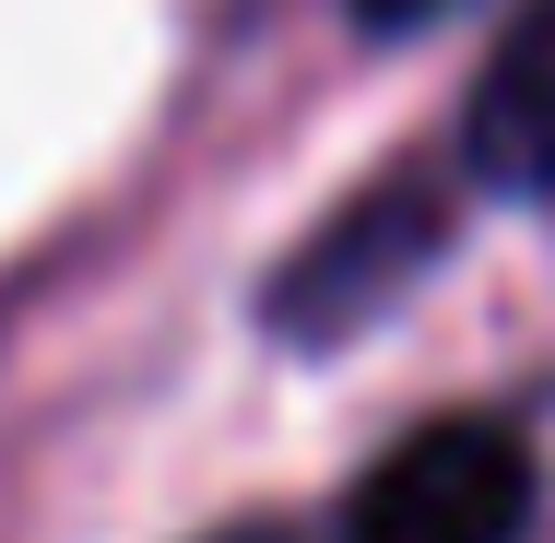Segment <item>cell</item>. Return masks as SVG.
<instances>
[{
    "label": "cell",
    "mask_w": 555,
    "mask_h": 543,
    "mask_svg": "<svg viewBox=\"0 0 555 543\" xmlns=\"http://www.w3.org/2000/svg\"><path fill=\"white\" fill-rule=\"evenodd\" d=\"M224 543H296V532H224Z\"/></svg>",
    "instance_id": "5"
},
{
    "label": "cell",
    "mask_w": 555,
    "mask_h": 543,
    "mask_svg": "<svg viewBox=\"0 0 555 543\" xmlns=\"http://www.w3.org/2000/svg\"><path fill=\"white\" fill-rule=\"evenodd\" d=\"M461 154L485 190L508 202H555V0H520L473 107H461Z\"/></svg>",
    "instance_id": "3"
},
{
    "label": "cell",
    "mask_w": 555,
    "mask_h": 543,
    "mask_svg": "<svg viewBox=\"0 0 555 543\" xmlns=\"http://www.w3.org/2000/svg\"><path fill=\"white\" fill-rule=\"evenodd\" d=\"M461 0H354V24H378V36H414V24H449Z\"/></svg>",
    "instance_id": "4"
},
{
    "label": "cell",
    "mask_w": 555,
    "mask_h": 543,
    "mask_svg": "<svg viewBox=\"0 0 555 543\" xmlns=\"http://www.w3.org/2000/svg\"><path fill=\"white\" fill-rule=\"evenodd\" d=\"M532 437L496 414H438L414 426L354 496H343V543H520L532 532Z\"/></svg>",
    "instance_id": "1"
},
{
    "label": "cell",
    "mask_w": 555,
    "mask_h": 543,
    "mask_svg": "<svg viewBox=\"0 0 555 543\" xmlns=\"http://www.w3.org/2000/svg\"><path fill=\"white\" fill-rule=\"evenodd\" d=\"M449 236V202L426 178H378L366 202H343L284 272H272V331L284 342H343V331H366L426 260H438Z\"/></svg>",
    "instance_id": "2"
}]
</instances>
